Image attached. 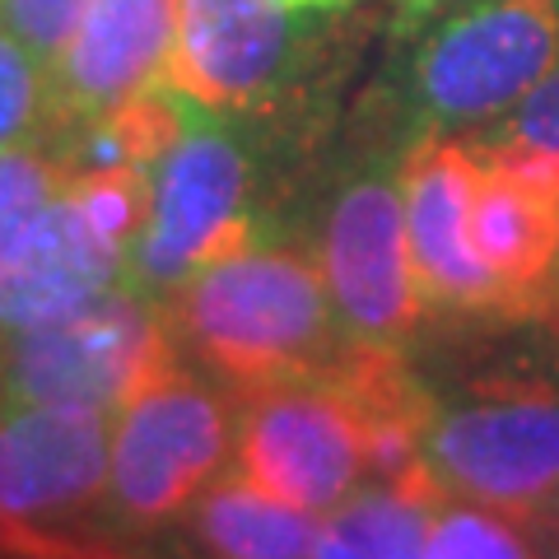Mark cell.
<instances>
[{
	"label": "cell",
	"instance_id": "3",
	"mask_svg": "<svg viewBox=\"0 0 559 559\" xmlns=\"http://www.w3.org/2000/svg\"><path fill=\"white\" fill-rule=\"evenodd\" d=\"M425 462L448 499L536 518L559 503V382L499 373L439 406Z\"/></svg>",
	"mask_w": 559,
	"mask_h": 559
},
{
	"label": "cell",
	"instance_id": "1",
	"mask_svg": "<svg viewBox=\"0 0 559 559\" xmlns=\"http://www.w3.org/2000/svg\"><path fill=\"white\" fill-rule=\"evenodd\" d=\"M168 322L210 369L248 392L322 373L349 345L326 275L304 252L261 238L191 271L173 289Z\"/></svg>",
	"mask_w": 559,
	"mask_h": 559
},
{
	"label": "cell",
	"instance_id": "9",
	"mask_svg": "<svg viewBox=\"0 0 559 559\" xmlns=\"http://www.w3.org/2000/svg\"><path fill=\"white\" fill-rule=\"evenodd\" d=\"M322 275L349 341L396 349L419 326L429 308L411 261L401 164L364 168L331 197Z\"/></svg>",
	"mask_w": 559,
	"mask_h": 559
},
{
	"label": "cell",
	"instance_id": "5",
	"mask_svg": "<svg viewBox=\"0 0 559 559\" xmlns=\"http://www.w3.org/2000/svg\"><path fill=\"white\" fill-rule=\"evenodd\" d=\"M559 70V0H476L425 33L411 57L419 127L466 131L509 117Z\"/></svg>",
	"mask_w": 559,
	"mask_h": 559
},
{
	"label": "cell",
	"instance_id": "23",
	"mask_svg": "<svg viewBox=\"0 0 559 559\" xmlns=\"http://www.w3.org/2000/svg\"><path fill=\"white\" fill-rule=\"evenodd\" d=\"M401 5H411L415 14H425V10H439V5H443V0H401Z\"/></svg>",
	"mask_w": 559,
	"mask_h": 559
},
{
	"label": "cell",
	"instance_id": "22",
	"mask_svg": "<svg viewBox=\"0 0 559 559\" xmlns=\"http://www.w3.org/2000/svg\"><path fill=\"white\" fill-rule=\"evenodd\" d=\"M289 10H304V14H322V10H341V5H355V0H285Z\"/></svg>",
	"mask_w": 559,
	"mask_h": 559
},
{
	"label": "cell",
	"instance_id": "14",
	"mask_svg": "<svg viewBox=\"0 0 559 559\" xmlns=\"http://www.w3.org/2000/svg\"><path fill=\"white\" fill-rule=\"evenodd\" d=\"M173 43H178V0H94L51 66L61 121L57 140L140 94L164 90Z\"/></svg>",
	"mask_w": 559,
	"mask_h": 559
},
{
	"label": "cell",
	"instance_id": "17",
	"mask_svg": "<svg viewBox=\"0 0 559 559\" xmlns=\"http://www.w3.org/2000/svg\"><path fill=\"white\" fill-rule=\"evenodd\" d=\"M70 154L57 140L0 150V252L43 215L70 182Z\"/></svg>",
	"mask_w": 559,
	"mask_h": 559
},
{
	"label": "cell",
	"instance_id": "15",
	"mask_svg": "<svg viewBox=\"0 0 559 559\" xmlns=\"http://www.w3.org/2000/svg\"><path fill=\"white\" fill-rule=\"evenodd\" d=\"M318 522V513L261 489L242 471L210 485L191 513L197 540L215 559H308Z\"/></svg>",
	"mask_w": 559,
	"mask_h": 559
},
{
	"label": "cell",
	"instance_id": "2",
	"mask_svg": "<svg viewBox=\"0 0 559 559\" xmlns=\"http://www.w3.org/2000/svg\"><path fill=\"white\" fill-rule=\"evenodd\" d=\"M108 466L112 419L103 411L0 401V555L108 559L90 540Z\"/></svg>",
	"mask_w": 559,
	"mask_h": 559
},
{
	"label": "cell",
	"instance_id": "21",
	"mask_svg": "<svg viewBox=\"0 0 559 559\" xmlns=\"http://www.w3.org/2000/svg\"><path fill=\"white\" fill-rule=\"evenodd\" d=\"M308 559H369V550H364V540L349 532V522L331 509L318 522V536H312Z\"/></svg>",
	"mask_w": 559,
	"mask_h": 559
},
{
	"label": "cell",
	"instance_id": "24",
	"mask_svg": "<svg viewBox=\"0 0 559 559\" xmlns=\"http://www.w3.org/2000/svg\"><path fill=\"white\" fill-rule=\"evenodd\" d=\"M555 509H559V503H555Z\"/></svg>",
	"mask_w": 559,
	"mask_h": 559
},
{
	"label": "cell",
	"instance_id": "4",
	"mask_svg": "<svg viewBox=\"0 0 559 559\" xmlns=\"http://www.w3.org/2000/svg\"><path fill=\"white\" fill-rule=\"evenodd\" d=\"M173 364V322L145 289L121 285L70 318L0 341V401L117 415Z\"/></svg>",
	"mask_w": 559,
	"mask_h": 559
},
{
	"label": "cell",
	"instance_id": "16",
	"mask_svg": "<svg viewBox=\"0 0 559 559\" xmlns=\"http://www.w3.org/2000/svg\"><path fill=\"white\" fill-rule=\"evenodd\" d=\"M57 84L51 66L0 24V150L57 140Z\"/></svg>",
	"mask_w": 559,
	"mask_h": 559
},
{
	"label": "cell",
	"instance_id": "18",
	"mask_svg": "<svg viewBox=\"0 0 559 559\" xmlns=\"http://www.w3.org/2000/svg\"><path fill=\"white\" fill-rule=\"evenodd\" d=\"M425 559H536V550L518 518L466 499H443L429 518Z\"/></svg>",
	"mask_w": 559,
	"mask_h": 559
},
{
	"label": "cell",
	"instance_id": "12",
	"mask_svg": "<svg viewBox=\"0 0 559 559\" xmlns=\"http://www.w3.org/2000/svg\"><path fill=\"white\" fill-rule=\"evenodd\" d=\"M471 191H476V150L466 135L429 131L401 159L411 261L425 308L503 318V294L471 242Z\"/></svg>",
	"mask_w": 559,
	"mask_h": 559
},
{
	"label": "cell",
	"instance_id": "10",
	"mask_svg": "<svg viewBox=\"0 0 559 559\" xmlns=\"http://www.w3.org/2000/svg\"><path fill=\"white\" fill-rule=\"evenodd\" d=\"M471 150V242L503 294V318L559 304V154L513 131Z\"/></svg>",
	"mask_w": 559,
	"mask_h": 559
},
{
	"label": "cell",
	"instance_id": "13",
	"mask_svg": "<svg viewBox=\"0 0 559 559\" xmlns=\"http://www.w3.org/2000/svg\"><path fill=\"white\" fill-rule=\"evenodd\" d=\"M121 285H131V252L103 238L75 197L61 191L0 252V341L70 318Z\"/></svg>",
	"mask_w": 559,
	"mask_h": 559
},
{
	"label": "cell",
	"instance_id": "20",
	"mask_svg": "<svg viewBox=\"0 0 559 559\" xmlns=\"http://www.w3.org/2000/svg\"><path fill=\"white\" fill-rule=\"evenodd\" d=\"M503 131H513L522 140H532V145H546L550 154H559V70L546 75L509 112V121H503Z\"/></svg>",
	"mask_w": 559,
	"mask_h": 559
},
{
	"label": "cell",
	"instance_id": "19",
	"mask_svg": "<svg viewBox=\"0 0 559 559\" xmlns=\"http://www.w3.org/2000/svg\"><path fill=\"white\" fill-rule=\"evenodd\" d=\"M94 0H0V24L20 38L33 57L57 66L66 43L75 38L80 20L90 14Z\"/></svg>",
	"mask_w": 559,
	"mask_h": 559
},
{
	"label": "cell",
	"instance_id": "7",
	"mask_svg": "<svg viewBox=\"0 0 559 559\" xmlns=\"http://www.w3.org/2000/svg\"><path fill=\"white\" fill-rule=\"evenodd\" d=\"M229 448V406L173 364L112 419V466L103 509L117 527H159L219 480Z\"/></svg>",
	"mask_w": 559,
	"mask_h": 559
},
{
	"label": "cell",
	"instance_id": "8",
	"mask_svg": "<svg viewBox=\"0 0 559 559\" xmlns=\"http://www.w3.org/2000/svg\"><path fill=\"white\" fill-rule=\"evenodd\" d=\"M238 471L308 513H331L369 476L364 415L345 382L322 373L252 388L238 415Z\"/></svg>",
	"mask_w": 559,
	"mask_h": 559
},
{
	"label": "cell",
	"instance_id": "11",
	"mask_svg": "<svg viewBox=\"0 0 559 559\" xmlns=\"http://www.w3.org/2000/svg\"><path fill=\"white\" fill-rule=\"evenodd\" d=\"M308 51V14L285 0H178L168 90L234 117L271 103Z\"/></svg>",
	"mask_w": 559,
	"mask_h": 559
},
{
	"label": "cell",
	"instance_id": "6",
	"mask_svg": "<svg viewBox=\"0 0 559 559\" xmlns=\"http://www.w3.org/2000/svg\"><path fill=\"white\" fill-rule=\"evenodd\" d=\"M191 103V98H187ZM150 219L131 248V285L173 294L205 261L261 238L252 219V159L219 112L191 103L178 140L150 168Z\"/></svg>",
	"mask_w": 559,
	"mask_h": 559
}]
</instances>
